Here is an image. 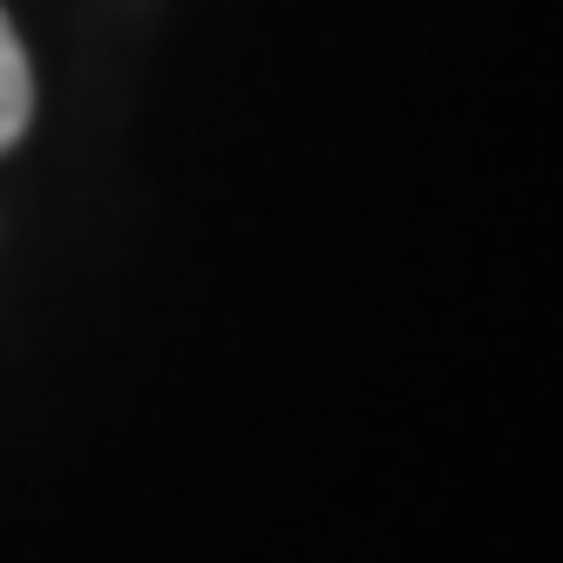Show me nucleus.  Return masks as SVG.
I'll use <instances>...</instances> for the list:
<instances>
[{
  "mask_svg": "<svg viewBox=\"0 0 563 563\" xmlns=\"http://www.w3.org/2000/svg\"><path fill=\"white\" fill-rule=\"evenodd\" d=\"M27 115H34V75H27L21 42H14V21L0 14V150L21 143Z\"/></svg>",
  "mask_w": 563,
  "mask_h": 563,
  "instance_id": "obj_1",
  "label": "nucleus"
}]
</instances>
